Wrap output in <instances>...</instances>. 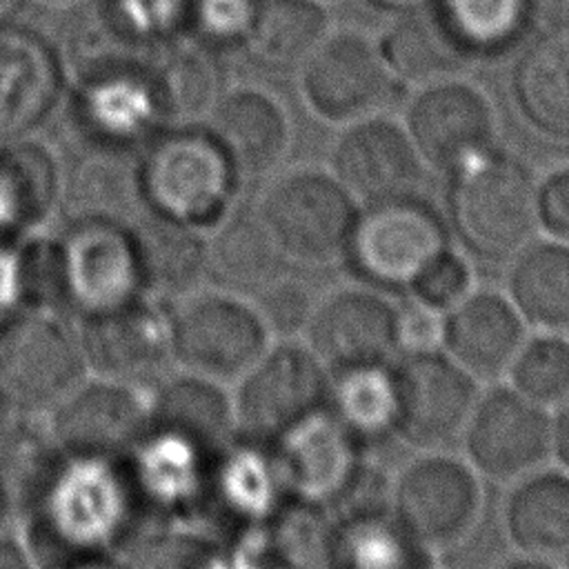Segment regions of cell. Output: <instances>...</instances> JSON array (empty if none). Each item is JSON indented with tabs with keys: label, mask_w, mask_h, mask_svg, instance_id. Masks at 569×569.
I'll use <instances>...</instances> for the list:
<instances>
[{
	"label": "cell",
	"mask_w": 569,
	"mask_h": 569,
	"mask_svg": "<svg viewBox=\"0 0 569 569\" xmlns=\"http://www.w3.org/2000/svg\"><path fill=\"white\" fill-rule=\"evenodd\" d=\"M9 516L40 569L124 560L151 531L124 460L60 451L40 431L2 471Z\"/></svg>",
	"instance_id": "obj_1"
},
{
	"label": "cell",
	"mask_w": 569,
	"mask_h": 569,
	"mask_svg": "<svg viewBox=\"0 0 569 569\" xmlns=\"http://www.w3.org/2000/svg\"><path fill=\"white\" fill-rule=\"evenodd\" d=\"M445 222L451 240L473 262L507 264L538 233L536 180L513 156L493 144L449 171Z\"/></svg>",
	"instance_id": "obj_2"
},
{
	"label": "cell",
	"mask_w": 569,
	"mask_h": 569,
	"mask_svg": "<svg viewBox=\"0 0 569 569\" xmlns=\"http://www.w3.org/2000/svg\"><path fill=\"white\" fill-rule=\"evenodd\" d=\"M238 182L224 149L198 127H173L138 160L144 211L204 233L233 211Z\"/></svg>",
	"instance_id": "obj_3"
},
{
	"label": "cell",
	"mask_w": 569,
	"mask_h": 569,
	"mask_svg": "<svg viewBox=\"0 0 569 569\" xmlns=\"http://www.w3.org/2000/svg\"><path fill=\"white\" fill-rule=\"evenodd\" d=\"M358 209L333 173L296 169L262 191L256 216L287 267L325 269L342 264Z\"/></svg>",
	"instance_id": "obj_4"
},
{
	"label": "cell",
	"mask_w": 569,
	"mask_h": 569,
	"mask_svg": "<svg viewBox=\"0 0 569 569\" xmlns=\"http://www.w3.org/2000/svg\"><path fill=\"white\" fill-rule=\"evenodd\" d=\"M453 247L445 216L418 193L358 209L342 264L356 282L407 296L416 278Z\"/></svg>",
	"instance_id": "obj_5"
},
{
	"label": "cell",
	"mask_w": 569,
	"mask_h": 569,
	"mask_svg": "<svg viewBox=\"0 0 569 569\" xmlns=\"http://www.w3.org/2000/svg\"><path fill=\"white\" fill-rule=\"evenodd\" d=\"M178 371L231 387L273 340L247 296L202 284L169 302Z\"/></svg>",
	"instance_id": "obj_6"
},
{
	"label": "cell",
	"mask_w": 569,
	"mask_h": 569,
	"mask_svg": "<svg viewBox=\"0 0 569 569\" xmlns=\"http://www.w3.org/2000/svg\"><path fill=\"white\" fill-rule=\"evenodd\" d=\"M482 482L465 456L418 451L393 476L387 509L420 547L440 553L476 531L485 507Z\"/></svg>",
	"instance_id": "obj_7"
},
{
	"label": "cell",
	"mask_w": 569,
	"mask_h": 569,
	"mask_svg": "<svg viewBox=\"0 0 569 569\" xmlns=\"http://www.w3.org/2000/svg\"><path fill=\"white\" fill-rule=\"evenodd\" d=\"M87 376L69 316L22 309L0 325V391L22 416L42 420Z\"/></svg>",
	"instance_id": "obj_8"
},
{
	"label": "cell",
	"mask_w": 569,
	"mask_h": 569,
	"mask_svg": "<svg viewBox=\"0 0 569 569\" xmlns=\"http://www.w3.org/2000/svg\"><path fill=\"white\" fill-rule=\"evenodd\" d=\"M329 376L302 338H273L229 387L236 433L273 445L327 407Z\"/></svg>",
	"instance_id": "obj_9"
},
{
	"label": "cell",
	"mask_w": 569,
	"mask_h": 569,
	"mask_svg": "<svg viewBox=\"0 0 569 569\" xmlns=\"http://www.w3.org/2000/svg\"><path fill=\"white\" fill-rule=\"evenodd\" d=\"M56 240L67 316L73 320L102 316L147 296L131 224L104 218L67 220Z\"/></svg>",
	"instance_id": "obj_10"
},
{
	"label": "cell",
	"mask_w": 569,
	"mask_h": 569,
	"mask_svg": "<svg viewBox=\"0 0 569 569\" xmlns=\"http://www.w3.org/2000/svg\"><path fill=\"white\" fill-rule=\"evenodd\" d=\"M227 445H211L147 416V425L124 456V465L138 498L158 527H193L198 522L213 460Z\"/></svg>",
	"instance_id": "obj_11"
},
{
	"label": "cell",
	"mask_w": 569,
	"mask_h": 569,
	"mask_svg": "<svg viewBox=\"0 0 569 569\" xmlns=\"http://www.w3.org/2000/svg\"><path fill=\"white\" fill-rule=\"evenodd\" d=\"M462 456L482 480L511 485L551 465V411L505 380L482 389L460 436Z\"/></svg>",
	"instance_id": "obj_12"
},
{
	"label": "cell",
	"mask_w": 569,
	"mask_h": 569,
	"mask_svg": "<svg viewBox=\"0 0 569 569\" xmlns=\"http://www.w3.org/2000/svg\"><path fill=\"white\" fill-rule=\"evenodd\" d=\"M398 420L396 440L416 451L449 449L460 442L480 382L440 349L409 351L393 360Z\"/></svg>",
	"instance_id": "obj_13"
},
{
	"label": "cell",
	"mask_w": 569,
	"mask_h": 569,
	"mask_svg": "<svg viewBox=\"0 0 569 569\" xmlns=\"http://www.w3.org/2000/svg\"><path fill=\"white\" fill-rule=\"evenodd\" d=\"M87 371L149 393L173 369L169 305L142 296L116 311L76 320Z\"/></svg>",
	"instance_id": "obj_14"
},
{
	"label": "cell",
	"mask_w": 569,
	"mask_h": 569,
	"mask_svg": "<svg viewBox=\"0 0 569 569\" xmlns=\"http://www.w3.org/2000/svg\"><path fill=\"white\" fill-rule=\"evenodd\" d=\"M289 500L327 509L349 505L367 482V449L325 407L273 442Z\"/></svg>",
	"instance_id": "obj_15"
},
{
	"label": "cell",
	"mask_w": 569,
	"mask_h": 569,
	"mask_svg": "<svg viewBox=\"0 0 569 569\" xmlns=\"http://www.w3.org/2000/svg\"><path fill=\"white\" fill-rule=\"evenodd\" d=\"M300 338L329 373L389 365L400 356V305L360 282L338 287L316 298Z\"/></svg>",
	"instance_id": "obj_16"
},
{
	"label": "cell",
	"mask_w": 569,
	"mask_h": 569,
	"mask_svg": "<svg viewBox=\"0 0 569 569\" xmlns=\"http://www.w3.org/2000/svg\"><path fill=\"white\" fill-rule=\"evenodd\" d=\"M289 502L273 445L236 436L213 460L193 527L224 538L262 531Z\"/></svg>",
	"instance_id": "obj_17"
},
{
	"label": "cell",
	"mask_w": 569,
	"mask_h": 569,
	"mask_svg": "<svg viewBox=\"0 0 569 569\" xmlns=\"http://www.w3.org/2000/svg\"><path fill=\"white\" fill-rule=\"evenodd\" d=\"M393 78L380 49L358 33H327L300 64L302 98L327 122L373 116L387 102Z\"/></svg>",
	"instance_id": "obj_18"
},
{
	"label": "cell",
	"mask_w": 569,
	"mask_h": 569,
	"mask_svg": "<svg viewBox=\"0 0 569 569\" xmlns=\"http://www.w3.org/2000/svg\"><path fill=\"white\" fill-rule=\"evenodd\" d=\"M147 416L144 391L89 373L40 422L60 451L124 460Z\"/></svg>",
	"instance_id": "obj_19"
},
{
	"label": "cell",
	"mask_w": 569,
	"mask_h": 569,
	"mask_svg": "<svg viewBox=\"0 0 569 569\" xmlns=\"http://www.w3.org/2000/svg\"><path fill=\"white\" fill-rule=\"evenodd\" d=\"M331 173L362 207L416 193L422 158L405 129L369 116L351 122L336 142Z\"/></svg>",
	"instance_id": "obj_20"
},
{
	"label": "cell",
	"mask_w": 569,
	"mask_h": 569,
	"mask_svg": "<svg viewBox=\"0 0 569 569\" xmlns=\"http://www.w3.org/2000/svg\"><path fill=\"white\" fill-rule=\"evenodd\" d=\"M527 336L505 291L476 287L442 316L440 351L480 385L500 382Z\"/></svg>",
	"instance_id": "obj_21"
},
{
	"label": "cell",
	"mask_w": 569,
	"mask_h": 569,
	"mask_svg": "<svg viewBox=\"0 0 569 569\" xmlns=\"http://www.w3.org/2000/svg\"><path fill=\"white\" fill-rule=\"evenodd\" d=\"M407 133L425 162L449 171L469 153L491 144L493 113L471 84L442 80L418 93L407 116Z\"/></svg>",
	"instance_id": "obj_22"
},
{
	"label": "cell",
	"mask_w": 569,
	"mask_h": 569,
	"mask_svg": "<svg viewBox=\"0 0 569 569\" xmlns=\"http://www.w3.org/2000/svg\"><path fill=\"white\" fill-rule=\"evenodd\" d=\"M62 67L53 49L31 29L0 22V136H18L53 107Z\"/></svg>",
	"instance_id": "obj_23"
},
{
	"label": "cell",
	"mask_w": 569,
	"mask_h": 569,
	"mask_svg": "<svg viewBox=\"0 0 569 569\" xmlns=\"http://www.w3.org/2000/svg\"><path fill=\"white\" fill-rule=\"evenodd\" d=\"M502 525L516 553L569 558V471L547 465L511 482Z\"/></svg>",
	"instance_id": "obj_24"
},
{
	"label": "cell",
	"mask_w": 569,
	"mask_h": 569,
	"mask_svg": "<svg viewBox=\"0 0 569 569\" xmlns=\"http://www.w3.org/2000/svg\"><path fill=\"white\" fill-rule=\"evenodd\" d=\"M207 131L224 149L240 178L269 173L289 144V127L280 104L256 89L220 96L207 118Z\"/></svg>",
	"instance_id": "obj_25"
},
{
	"label": "cell",
	"mask_w": 569,
	"mask_h": 569,
	"mask_svg": "<svg viewBox=\"0 0 569 569\" xmlns=\"http://www.w3.org/2000/svg\"><path fill=\"white\" fill-rule=\"evenodd\" d=\"M144 293L173 302L207 284V233L149 211L131 222Z\"/></svg>",
	"instance_id": "obj_26"
},
{
	"label": "cell",
	"mask_w": 569,
	"mask_h": 569,
	"mask_svg": "<svg viewBox=\"0 0 569 569\" xmlns=\"http://www.w3.org/2000/svg\"><path fill=\"white\" fill-rule=\"evenodd\" d=\"M505 267V293L529 331L569 336V242L536 236Z\"/></svg>",
	"instance_id": "obj_27"
},
{
	"label": "cell",
	"mask_w": 569,
	"mask_h": 569,
	"mask_svg": "<svg viewBox=\"0 0 569 569\" xmlns=\"http://www.w3.org/2000/svg\"><path fill=\"white\" fill-rule=\"evenodd\" d=\"M333 516V569H433L436 553L396 522L387 500L349 505Z\"/></svg>",
	"instance_id": "obj_28"
},
{
	"label": "cell",
	"mask_w": 569,
	"mask_h": 569,
	"mask_svg": "<svg viewBox=\"0 0 569 569\" xmlns=\"http://www.w3.org/2000/svg\"><path fill=\"white\" fill-rule=\"evenodd\" d=\"M513 98L542 136L569 140V27L542 33L513 69Z\"/></svg>",
	"instance_id": "obj_29"
},
{
	"label": "cell",
	"mask_w": 569,
	"mask_h": 569,
	"mask_svg": "<svg viewBox=\"0 0 569 569\" xmlns=\"http://www.w3.org/2000/svg\"><path fill=\"white\" fill-rule=\"evenodd\" d=\"M96 153L82 158L67 180H60L58 202L67 220L104 218L131 224L144 213L138 184V162L131 164L122 156V147L104 144Z\"/></svg>",
	"instance_id": "obj_30"
},
{
	"label": "cell",
	"mask_w": 569,
	"mask_h": 569,
	"mask_svg": "<svg viewBox=\"0 0 569 569\" xmlns=\"http://www.w3.org/2000/svg\"><path fill=\"white\" fill-rule=\"evenodd\" d=\"M60 196L53 158L33 142L0 149V242L40 231Z\"/></svg>",
	"instance_id": "obj_31"
},
{
	"label": "cell",
	"mask_w": 569,
	"mask_h": 569,
	"mask_svg": "<svg viewBox=\"0 0 569 569\" xmlns=\"http://www.w3.org/2000/svg\"><path fill=\"white\" fill-rule=\"evenodd\" d=\"M149 69H118L76 84L82 116L100 142L124 149L162 120Z\"/></svg>",
	"instance_id": "obj_32"
},
{
	"label": "cell",
	"mask_w": 569,
	"mask_h": 569,
	"mask_svg": "<svg viewBox=\"0 0 569 569\" xmlns=\"http://www.w3.org/2000/svg\"><path fill=\"white\" fill-rule=\"evenodd\" d=\"M127 569H269L256 533L224 538L200 527L151 531L127 558Z\"/></svg>",
	"instance_id": "obj_33"
},
{
	"label": "cell",
	"mask_w": 569,
	"mask_h": 569,
	"mask_svg": "<svg viewBox=\"0 0 569 569\" xmlns=\"http://www.w3.org/2000/svg\"><path fill=\"white\" fill-rule=\"evenodd\" d=\"M151 84L160 118L173 127L207 120L220 100V67L200 42H176L151 58Z\"/></svg>",
	"instance_id": "obj_34"
},
{
	"label": "cell",
	"mask_w": 569,
	"mask_h": 569,
	"mask_svg": "<svg viewBox=\"0 0 569 569\" xmlns=\"http://www.w3.org/2000/svg\"><path fill=\"white\" fill-rule=\"evenodd\" d=\"M327 409L369 451L396 440L398 396L393 362L340 369L329 376Z\"/></svg>",
	"instance_id": "obj_35"
},
{
	"label": "cell",
	"mask_w": 569,
	"mask_h": 569,
	"mask_svg": "<svg viewBox=\"0 0 569 569\" xmlns=\"http://www.w3.org/2000/svg\"><path fill=\"white\" fill-rule=\"evenodd\" d=\"M207 284L253 296L267 280L287 269L262 222L253 213L233 211L207 231Z\"/></svg>",
	"instance_id": "obj_36"
},
{
	"label": "cell",
	"mask_w": 569,
	"mask_h": 569,
	"mask_svg": "<svg viewBox=\"0 0 569 569\" xmlns=\"http://www.w3.org/2000/svg\"><path fill=\"white\" fill-rule=\"evenodd\" d=\"M327 29V13L313 0H256L244 42L264 67L300 69L322 42Z\"/></svg>",
	"instance_id": "obj_37"
},
{
	"label": "cell",
	"mask_w": 569,
	"mask_h": 569,
	"mask_svg": "<svg viewBox=\"0 0 569 569\" xmlns=\"http://www.w3.org/2000/svg\"><path fill=\"white\" fill-rule=\"evenodd\" d=\"M431 7L467 58L509 49L536 20L531 0H433Z\"/></svg>",
	"instance_id": "obj_38"
},
{
	"label": "cell",
	"mask_w": 569,
	"mask_h": 569,
	"mask_svg": "<svg viewBox=\"0 0 569 569\" xmlns=\"http://www.w3.org/2000/svg\"><path fill=\"white\" fill-rule=\"evenodd\" d=\"M378 49L391 73L407 80L438 78L467 60L431 4L402 11V18L385 33Z\"/></svg>",
	"instance_id": "obj_39"
},
{
	"label": "cell",
	"mask_w": 569,
	"mask_h": 569,
	"mask_svg": "<svg viewBox=\"0 0 569 569\" xmlns=\"http://www.w3.org/2000/svg\"><path fill=\"white\" fill-rule=\"evenodd\" d=\"M505 382L547 411L565 405L569 400V336L529 331Z\"/></svg>",
	"instance_id": "obj_40"
},
{
	"label": "cell",
	"mask_w": 569,
	"mask_h": 569,
	"mask_svg": "<svg viewBox=\"0 0 569 569\" xmlns=\"http://www.w3.org/2000/svg\"><path fill=\"white\" fill-rule=\"evenodd\" d=\"M193 0H111V22L127 36L147 42L176 40L191 29Z\"/></svg>",
	"instance_id": "obj_41"
},
{
	"label": "cell",
	"mask_w": 569,
	"mask_h": 569,
	"mask_svg": "<svg viewBox=\"0 0 569 569\" xmlns=\"http://www.w3.org/2000/svg\"><path fill=\"white\" fill-rule=\"evenodd\" d=\"M473 264L460 249L449 247L416 278L407 291V300L445 316L478 287Z\"/></svg>",
	"instance_id": "obj_42"
},
{
	"label": "cell",
	"mask_w": 569,
	"mask_h": 569,
	"mask_svg": "<svg viewBox=\"0 0 569 569\" xmlns=\"http://www.w3.org/2000/svg\"><path fill=\"white\" fill-rule=\"evenodd\" d=\"M287 269L276 273L253 296H249L273 338H300L318 298Z\"/></svg>",
	"instance_id": "obj_43"
},
{
	"label": "cell",
	"mask_w": 569,
	"mask_h": 569,
	"mask_svg": "<svg viewBox=\"0 0 569 569\" xmlns=\"http://www.w3.org/2000/svg\"><path fill=\"white\" fill-rule=\"evenodd\" d=\"M256 0H193L191 29L209 42L244 40L253 22Z\"/></svg>",
	"instance_id": "obj_44"
},
{
	"label": "cell",
	"mask_w": 569,
	"mask_h": 569,
	"mask_svg": "<svg viewBox=\"0 0 569 569\" xmlns=\"http://www.w3.org/2000/svg\"><path fill=\"white\" fill-rule=\"evenodd\" d=\"M536 216L545 238L569 242V167L551 171L536 184Z\"/></svg>",
	"instance_id": "obj_45"
},
{
	"label": "cell",
	"mask_w": 569,
	"mask_h": 569,
	"mask_svg": "<svg viewBox=\"0 0 569 569\" xmlns=\"http://www.w3.org/2000/svg\"><path fill=\"white\" fill-rule=\"evenodd\" d=\"M442 316L407 300L400 307V353L440 349Z\"/></svg>",
	"instance_id": "obj_46"
},
{
	"label": "cell",
	"mask_w": 569,
	"mask_h": 569,
	"mask_svg": "<svg viewBox=\"0 0 569 569\" xmlns=\"http://www.w3.org/2000/svg\"><path fill=\"white\" fill-rule=\"evenodd\" d=\"M24 307L20 242H0V325Z\"/></svg>",
	"instance_id": "obj_47"
},
{
	"label": "cell",
	"mask_w": 569,
	"mask_h": 569,
	"mask_svg": "<svg viewBox=\"0 0 569 569\" xmlns=\"http://www.w3.org/2000/svg\"><path fill=\"white\" fill-rule=\"evenodd\" d=\"M40 420L22 416L0 391V469L38 431Z\"/></svg>",
	"instance_id": "obj_48"
},
{
	"label": "cell",
	"mask_w": 569,
	"mask_h": 569,
	"mask_svg": "<svg viewBox=\"0 0 569 569\" xmlns=\"http://www.w3.org/2000/svg\"><path fill=\"white\" fill-rule=\"evenodd\" d=\"M0 569H40L16 529L0 527Z\"/></svg>",
	"instance_id": "obj_49"
},
{
	"label": "cell",
	"mask_w": 569,
	"mask_h": 569,
	"mask_svg": "<svg viewBox=\"0 0 569 569\" xmlns=\"http://www.w3.org/2000/svg\"><path fill=\"white\" fill-rule=\"evenodd\" d=\"M551 465L569 471V400L551 411Z\"/></svg>",
	"instance_id": "obj_50"
},
{
	"label": "cell",
	"mask_w": 569,
	"mask_h": 569,
	"mask_svg": "<svg viewBox=\"0 0 569 569\" xmlns=\"http://www.w3.org/2000/svg\"><path fill=\"white\" fill-rule=\"evenodd\" d=\"M496 569H562V567H558V562H553V560H545V558H533V556L516 553L513 558L505 560V562L498 565Z\"/></svg>",
	"instance_id": "obj_51"
},
{
	"label": "cell",
	"mask_w": 569,
	"mask_h": 569,
	"mask_svg": "<svg viewBox=\"0 0 569 569\" xmlns=\"http://www.w3.org/2000/svg\"><path fill=\"white\" fill-rule=\"evenodd\" d=\"M376 2L378 7L382 9H389V11H411V9H420V7H427L431 4L433 0H371Z\"/></svg>",
	"instance_id": "obj_52"
},
{
	"label": "cell",
	"mask_w": 569,
	"mask_h": 569,
	"mask_svg": "<svg viewBox=\"0 0 569 569\" xmlns=\"http://www.w3.org/2000/svg\"><path fill=\"white\" fill-rule=\"evenodd\" d=\"M58 569H127L124 560H84V562H71Z\"/></svg>",
	"instance_id": "obj_53"
},
{
	"label": "cell",
	"mask_w": 569,
	"mask_h": 569,
	"mask_svg": "<svg viewBox=\"0 0 569 569\" xmlns=\"http://www.w3.org/2000/svg\"><path fill=\"white\" fill-rule=\"evenodd\" d=\"M33 2H38L40 7L53 9V11H71V9H78V7L87 4L89 0H33Z\"/></svg>",
	"instance_id": "obj_54"
},
{
	"label": "cell",
	"mask_w": 569,
	"mask_h": 569,
	"mask_svg": "<svg viewBox=\"0 0 569 569\" xmlns=\"http://www.w3.org/2000/svg\"><path fill=\"white\" fill-rule=\"evenodd\" d=\"M7 518H9V493H7L4 480L0 476V527L7 525Z\"/></svg>",
	"instance_id": "obj_55"
},
{
	"label": "cell",
	"mask_w": 569,
	"mask_h": 569,
	"mask_svg": "<svg viewBox=\"0 0 569 569\" xmlns=\"http://www.w3.org/2000/svg\"><path fill=\"white\" fill-rule=\"evenodd\" d=\"M18 0H0V22H4L9 18V13L16 9Z\"/></svg>",
	"instance_id": "obj_56"
},
{
	"label": "cell",
	"mask_w": 569,
	"mask_h": 569,
	"mask_svg": "<svg viewBox=\"0 0 569 569\" xmlns=\"http://www.w3.org/2000/svg\"><path fill=\"white\" fill-rule=\"evenodd\" d=\"M313 2H318V4H322V2H336V0H313Z\"/></svg>",
	"instance_id": "obj_57"
},
{
	"label": "cell",
	"mask_w": 569,
	"mask_h": 569,
	"mask_svg": "<svg viewBox=\"0 0 569 569\" xmlns=\"http://www.w3.org/2000/svg\"><path fill=\"white\" fill-rule=\"evenodd\" d=\"M567 560H569V558H567ZM567 569H569V567H567Z\"/></svg>",
	"instance_id": "obj_58"
}]
</instances>
